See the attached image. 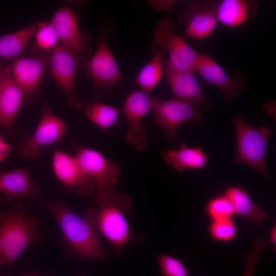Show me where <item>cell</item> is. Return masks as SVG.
<instances>
[{
  "mask_svg": "<svg viewBox=\"0 0 276 276\" xmlns=\"http://www.w3.org/2000/svg\"><path fill=\"white\" fill-rule=\"evenodd\" d=\"M38 226L37 217L26 214L22 206L0 214V266L12 265L27 248L40 241Z\"/></svg>",
  "mask_w": 276,
  "mask_h": 276,
  "instance_id": "3957f363",
  "label": "cell"
},
{
  "mask_svg": "<svg viewBox=\"0 0 276 276\" xmlns=\"http://www.w3.org/2000/svg\"><path fill=\"white\" fill-rule=\"evenodd\" d=\"M51 23L56 30L60 44L84 57L90 35L79 30L78 18L73 10L67 6L60 8L53 16Z\"/></svg>",
  "mask_w": 276,
  "mask_h": 276,
  "instance_id": "9a60e30c",
  "label": "cell"
},
{
  "mask_svg": "<svg viewBox=\"0 0 276 276\" xmlns=\"http://www.w3.org/2000/svg\"><path fill=\"white\" fill-rule=\"evenodd\" d=\"M195 72L206 81L217 86L228 103L239 96L247 83L246 76L242 72H236L229 76L218 63L205 54L199 53Z\"/></svg>",
  "mask_w": 276,
  "mask_h": 276,
  "instance_id": "7c38bea8",
  "label": "cell"
},
{
  "mask_svg": "<svg viewBox=\"0 0 276 276\" xmlns=\"http://www.w3.org/2000/svg\"><path fill=\"white\" fill-rule=\"evenodd\" d=\"M96 99L87 101L78 99L74 105L96 126L103 130L112 127L117 122L120 110Z\"/></svg>",
  "mask_w": 276,
  "mask_h": 276,
  "instance_id": "7402d4cb",
  "label": "cell"
},
{
  "mask_svg": "<svg viewBox=\"0 0 276 276\" xmlns=\"http://www.w3.org/2000/svg\"><path fill=\"white\" fill-rule=\"evenodd\" d=\"M225 195L232 203L235 214L246 218L254 224H262L267 217L265 211L252 202L245 190L230 186L226 189Z\"/></svg>",
  "mask_w": 276,
  "mask_h": 276,
  "instance_id": "cb8c5ba5",
  "label": "cell"
},
{
  "mask_svg": "<svg viewBox=\"0 0 276 276\" xmlns=\"http://www.w3.org/2000/svg\"><path fill=\"white\" fill-rule=\"evenodd\" d=\"M164 75L176 99L192 103L201 113L212 107L213 102L206 97L193 73L178 71L167 60Z\"/></svg>",
  "mask_w": 276,
  "mask_h": 276,
  "instance_id": "5bb4252c",
  "label": "cell"
},
{
  "mask_svg": "<svg viewBox=\"0 0 276 276\" xmlns=\"http://www.w3.org/2000/svg\"><path fill=\"white\" fill-rule=\"evenodd\" d=\"M30 169L25 168L0 175V192L10 197L33 200L39 192V187L30 177Z\"/></svg>",
  "mask_w": 276,
  "mask_h": 276,
  "instance_id": "ac0fdd59",
  "label": "cell"
},
{
  "mask_svg": "<svg viewBox=\"0 0 276 276\" xmlns=\"http://www.w3.org/2000/svg\"><path fill=\"white\" fill-rule=\"evenodd\" d=\"M151 110L156 124L165 132L167 139L173 141L178 128L188 121H202L201 112L192 103L172 99L162 100L151 97Z\"/></svg>",
  "mask_w": 276,
  "mask_h": 276,
  "instance_id": "52a82bcc",
  "label": "cell"
},
{
  "mask_svg": "<svg viewBox=\"0 0 276 276\" xmlns=\"http://www.w3.org/2000/svg\"><path fill=\"white\" fill-rule=\"evenodd\" d=\"M153 57L139 71L135 77V83L142 90L150 95L158 84L164 74L165 52L153 44Z\"/></svg>",
  "mask_w": 276,
  "mask_h": 276,
  "instance_id": "d4e9b609",
  "label": "cell"
},
{
  "mask_svg": "<svg viewBox=\"0 0 276 276\" xmlns=\"http://www.w3.org/2000/svg\"><path fill=\"white\" fill-rule=\"evenodd\" d=\"M107 34L105 28L100 35L96 53L85 63L98 98L109 93L124 79L108 46Z\"/></svg>",
  "mask_w": 276,
  "mask_h": 276,
  "instance_id": "5b68a950",
  "label": "cell"
},
{
  "mask_svg": "<svg viewBox=\"0 0 276 276\" xmlns=\"http://www.w3.org/2000/svg\"><path fill=\"white\" fill-rule=\"evenodd\" d=\"M38 201L51 212L74 256L82 260L106 261L104 248L94 229L85 219L74 214L62 201L41 198Z\"/></svg>",
  "mask_w": 276,
  "mask_h": 276,
  "instance_id": "7a4b0ae2",
  "label": "cell"
},
{
  "mask_svg": "<svg viewBox=\"0 0 276 276\" xmlns=\"http://www.w3.org/2000/svg\"><path fill=\"white\" fill-rule=\"evenodd\" d=\"M237 147L236 163H243L262 176L268 177L266 151L271 130L266 123L259 127L248 125L240 116H235Z\"/></svg>",
  "mask_w": 276,
  "mask_h": 276,
  "instance_id": "277c9868",
  "label": "cell"
},
{
  "mask_svg": "<svg viewBox=\"0 0 276 276\" xmlns=\"http://www.w3.org/2000/svg\"><path fill=\"white\" fill-rule=\"evenodd\" d=\"M11 150V145L6 142L0 135V162L8 156Z\"/></svg>",
  "mask_w": 276,
  "mask_h": 276,
  "instance_id": "4dcf8cb0",
  "label": "cell"
},
{
  "mask_svg": "<svg viewBox=\"0 0 276 276\" xmlns=\"http://www.w3.org/2000/svg\"><path fill=\"white\" fill-rule=\"evenodd\" d=\"M151 6L157 9L166 11L171 10L173 7L174 2L171 1H150Z\"/></svg>",
  "mask_w": 276,
  "mask_h": 276,
  "instance_id": "1f68e13d",
  "label": "cell"
},
{
  "mask_svg": "<svg viewBox=\"0 0 276 276\" xmlns=\"http://www.w3.org/2000/svg\"><path fill=\"white\" fill-rule=\"evenodd\" d=\"M52 167L56 177L66 188L76 189L81 195H89L93 191L94 183L84 175L75 157L56 149L53 153Z\"/></svg>",
  "mask_w": 276,
  "mask_h": 276,
  "instance_id": "e0dca14e",
  "label": "cell"
},
{
  "mask_svg": "<svg viewBox=\"0 0 276 276\" xmlns=\"http://www.w3.org/2000/svg\"><path fill=\"white\" fill-rule=\"evenodd\" d=\"M25 94L13 78L7 76L0 84V126L9 128L14 123Z\"/></svg>",
  "mask_w": 276,
  "mask_h": 276,
  "instance_id": "ffe728a7",
  "label": "cell"
},
{
  "mask_svg": "<svg viewBox=\"0 0 276 276\" xmlns=\"http://www.w3.org/2000/svg\"><path fill=\"white\" fill-rule=\"evenodd\" d=\"M152 40L153 44L168 52V61L173 67L182 72H195L199 53L175 32L170 18L166 17L160 20L153 32Z\"/></svg>",
  "mask_w": 276,
  "mask_h": 276,
  "instance_id": "8992f818",
  "label": "cell"
},
{
  "mask_svg": "<svg viewBox=\"0 0 276 276\" xmlns=\"http://www.w3.org/2000/svg\"><path fill=\"white\" fill-rule=\"evenodd\" d=\"M66 130L65 122L56 116L44 102L41 120L34 133L24 138L17 150L24 158L34 159L39 155L41 147L59 141Z\"/></svg>",
  "mask_w": 276,
  "mask_h": 276,
  "instance_id": "ba28073f",
  "label": "cell"
},
{
  "mask_svg": "<svg viewBox=\"0 0 276 276\" xmlns=\"http://www.w3.org/2000/svg\"><path fill=\"white\" fill-rule=\"evenodd\" d=\"M75 158L86 177L98 186H114L121 172L120 165L107 159L99 151L87 148H77Z\"/></svg>",
  "mask_w": 276,
  "mask_h": 276,
  "instance_id": "4fadbf2b",
  "label": "cell"
},
{
  "mask_svg": "<svg viewBox=\"0 0 276 276\" xmlns=\"http://www.w3.org/2000/svg\"><path fill=\"white\" fill-rule=\"evenodd\" d=\"M258 4L252 0H223L218 2V22L235 28L252 19L257 15Z\"/></svg>",
  "mask_w": 276,
  "mask_h": 276,
  "instance_id": "d6986e66",
  "label": "cell"
},
{
  "mask_svg": "<svg viewBox=\"0 0 276 276\" xmlns=\"http://www.w3.org/2000/svg\"><path fill=\"white\" fill-rule=\"evenodd\" d=\"M94 200L98 207L87 209L84 219L110 242L119 255L133 240L126 219L131 200L126 194H117L113 186H98Z\"/></svg>",
  "mask_w": 276,
  "mask_h": 276,
  "instance_id": "6da1fadb",
  "label": "cell"
},
{
  "mask_svg": "<svg viewBox=\"0 0 276 276\" xmlns=\"http://www.w3.org/2000/svg\"><path fill=\"white\" fill-rule=\"evenodd\" d=\"M206 211L212 220L230 219L235 214L232 204L225 195L211 199L206 205Z\"/></svg>",
  "mask_w": 276,
  "mask_h": 276,
  "instance_id": "4316f807",
  "label": "cell"
},
{
  "mask_svg": "<svg viewBox=\"0 0 276 276\" xmlns=\"http://www.w3.org/2000/svg\"><path fill=\"white\" fill-rule=\"evenodd\" d=\"M267 244L265 240L261 237L254 239L252 248L245 257L246 265L242 276H254L258 259Z\"/></svg>",
  "mask_w": 276,
  "mask_h": 276,
  "instance_id": "f546056e",
  "label": "cell"
},
{
  "mask_svg": "<svg viewBox=\"0 0 276 276\" xmlns=\"http://www.w3.org/2000/svg\"><path fill=\"white\" fill-rule=\"evenodd\" d=\"M268 243L272 244L275 246L276 244V227L275 225L273 226L270 231L269 240Z\"/></svg>",
  "mask_w": 276,
  "mask_h": 276,
  "instance_id": "836d02e7",
  "label": "cell"
},
{
  "mask_svg": "<svg viewBox=\"0 0 276 276\" xmlns=\"http://www.w3.org/2000/svg\"><path fill=\"white\" fill-rule=\"evenodd\" d=\"M209 233L215 240L228 242L236 237L237 227L232 218L212 220Z\"/></svg>",
  "mask_w": 276,
  "mask_h": 276,
  "instance_id": "83f0119b",
  "label": "cell"
},
{
  "mask_svg": "<svg viewBox=\"0 0 276 276\" xmlns=\"http://www.w3.org/2000/svg\"><path fill=\"white\" fill-rule=\"evenodd\" d=\"M218 2L212 0L190 3L177 16L178 22L185 27V35L195 39H203L214 32L218 20Z\"/></svg>",
  "mask_w": 276,
  "mask_h": 276,
  "instance_id": "30bf717a",
  "label": "cell"
},
{
  "mask_svg": "<svg viewBox=\"0 0 276 276\" xmlns=\"http://www.w3.org/2000/svg\"><path fill=\"white\" fill-rule=\"evenodd\" d=\"M38 23L0 36V60H15L34 37Z\"/></svg>",
  "mask_w": 276,
  "mask_h": 276,
  "instance_id": "603a6c76",
  "label": "cell"
},
{
  "mask_svg": "<svg viewBox=\"0 0 276 276\" xmlns=\"http://www.w3.org/2000/svg\"><path fill=\"white\" fill-rule=\"evenodd\" d=\"M11 73V65L0 64V84L4 79Z\"/></svg>",
  "mask_w": 276,
  "mask_h": 276,
  "instance_id": "d6a6232c",
  "label": "cell"
},
{
  "mask_svg": "<svg viewBox=\"0 0 276 276\" xmlns=\"http://www.w3.org/2000/svg\"><path fill=\"white\" fill-rule=\"evenodd\" d=\"M83 57L64 46L58 44L50 53L49 65L52 77L67 97L68 103L74 106L75 83Z\"/></svg>",
  "mask_w": 276,
  "mask_h": 276,
  "instance_id": "8fae6325",
  "label": "cell"
},
{
  "mask_svg": "<svg viewBox=\"0 0 276 276\" xmlns=\"http://www.w3.org/2000/svg\"><path fill=\"white\" fill-rule=\"evenodd\" d=\"M82 276H84V275H82Z\"/></svg>",
  "mask_w": 276,
  "mask_h": 276,
  "instance_id": "d590c367",
  "label": "cell"
},
{
  "mask_svg": "<svg viewBox=\"0 0 276 276\" xmlns=\"http://www.w3.org/2000/svg\"><path fill=\"white\" fill-rule=\"evenodd\" d=\"M158 262L163 276H189L185 264L175 257L162 254Z\"/></svg>",
  "mask_w": 276,
  "mask_h": 276,
  "instance_id": "f1b7e54d",
  "label": "cell"
},
{
  "mask_svg": "<svg viewBox=\"0 0 276 276\" xmlns=\"http://www.w3.org/2000/svg\"><path fill=\"white\" fill-rule=\"evenodd\" d=\"M49 59L50 55L45 54L19 57L11 64L12 76L25 95H31L38 89Z\"/></svg>",
  "mask_w": 276,
  "mask_h": 276,
  "instance_id": "2e32d148",
  "label": "cell"
},
{
  "mask_svg": "<svg viewBox=\"0 0 276 276\" xmlns=\"http://www.w3.org/2000/svg\"><path fill=\"white\" fill-rule=\"evenodd\" d=\"M162 157L167 165L179 171L201 169L208 160V154L203 152L201 147H188L185 143L178 149L164 150Z\"/></svg>",
  "mask_w": 276,
  "mask_h": 276,
  "instance_id": "44dd1931",
  "label": "cell"
},
{
  "mask_svg": "<svg viewBox=\"0 0 276 276\" xmlns=\"http://www.w3.org/2000/svg\"><path fill=\"white\" fill-rule=\"evenodd\" d=\"M21 276H40L39 274L37 273H31V274H26L22 275Z\"/></svg>",
  "mask_w": 276,
  "mask_h": 276,
  "instance_id": "e575fe53",
  "label": "cell"
},
{
  "mask_svg": "<svg viewBox=\"0 0 276 276\" xmlns=\"http://www.w3.org/2000/svg\"><path fill=\"white\" fill-rule=\"evenodd\" d=\"M151 98L150 94L142 90L134 91L123 105L122 112L128 123L125 137L134 151H142L147 145V133L142 120L151 110Z\"/></svg>",
  "mask_w": 276,
  "mask_h": 276,
  "instance_id": "9c48e42d",
  "label": "cell"
},
{
  "mask_svg": "<svg viewBox=\"0 0 276 276\" xmlns=\"http://www.w3.org/2000/svg\"><path fill=\"white\" fill-rule=\"evenodd\" d=\"M34 50L40 52L52 51L58 45L59 41L56 29L50 22H40L35 35Z\"/></svg>",
  "mask_w": 276,
  "mask_h": 276,
  "instance_id": "484cf974",
  "label": "cell"
}]
</instances>
